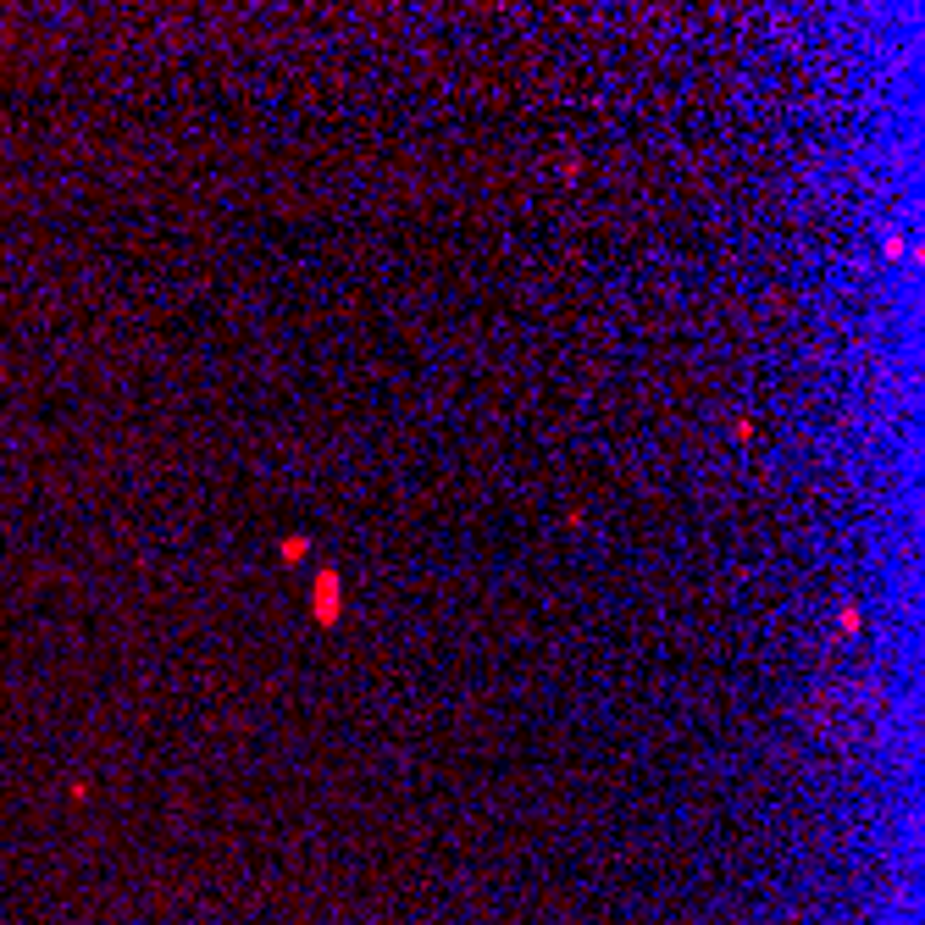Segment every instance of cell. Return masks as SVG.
Wrapping results in <instances>:
<instances>
[{"label":"cell","mask_w":925,"mask_h":925,"mask_svg":"<svg viewBox=\"0 0 925 925\" xmlns=\"http://www.w3.org/2000/svg\"><path fill=\"white\" fill-rule=\"evenodd\" d=\"M311 610H316V621H322V626L338 621V571H322V577H316Z\"/></svg>","instance_id":"6da1fadb"}]
</instances>
